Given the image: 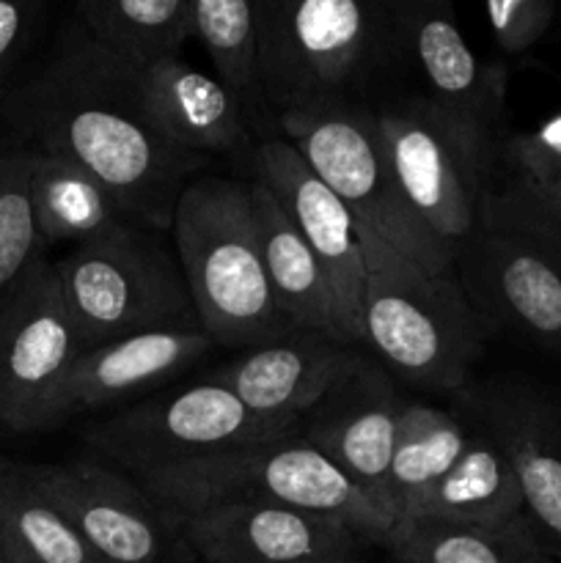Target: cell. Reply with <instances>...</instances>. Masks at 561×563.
I'll use <instances>...</instances> for the list:
<instances>
[{"instance_id":"6da1fadb","label":"cell","mask_w":561,"mask_h":563,"mask_svg":"<svg viewBox=\"0 0 561 563\" xmlns=\"http://www.w3.org/2000/svg\"><path fill=\"white\" fill-rule=\"evenodd\" d=\"M141 75L75 20L0 102L14 146L75 163L119 203L127 223L170 234L176 203L209 159L174 146L148 119Z\"/></svg>"},{"instance_id":"7a4b0ae2","label":"cell","mask_w":561,"mask_h":563,"mask_svg":"<svg viewBox=\"0 0 561 563\" xmlns=\"http://www.w3.org/2000/svg\"><path fill=\"white\" fill-rule=\"evenodd\" d=\"M262 91L284 115L377 110L405 91L396 3L388 0H258Z\"/></svg>"},{"instance_id":"3957f363","label":"cell","mask_w":561,"mask_h":563,"mask_svg":"<svg viewBox=\"0 0 561 563\" xmlns=\"http://www.w3.org/2000/svg\"><path fill=\"white\" fill-rule=\"evenodd\" d=\"M363 278L358 302L361 346L391 374L424 390L460 394L487 344L457 275H435L361 225Z\"/></svg>"},{"instance_id":"277c9868","label":"cell","mask_w":561,"mask_h":563,"mask_svg":"<svg viewBox=\"0 0 561 563\" xmlns=\"http://www.w3.org/2000/svg\"><path fill=\"white\" fill-rule=\"evenodd\" d=\"M170 242L215 346L240 352L295 330L264 273L251 179L196 176L176 203Z\"/></svg>"},{"instance_id":"5b68a950","label":"cell","mask_w":561,"mask_h":563,"mask_svg":"<svg viewBox=\"0 0 561 563\" xmlns=\"http://www.w3.org/2000/svg\"><path fill=\"white\" fill-rule=\"evenodd\" d=\"M138 487L154 500L174 531H179L182 520L201 511L204 506L231 495H262L306 515L339 522L363 544L388 550L394 539V522L333 460L302 440L297 429L256 449L170 473Z\"/></svg>"},{"instance_id":"8992f818","label":"cell","mask_w":561,"mask_h":563,"mask_svg":"<svg viewBox=\"0 0 561 563\" xmlns=\"http://www.w3.org/2000/svg\"><path fill=\"white\" fill-rule=\"evenodd\" d=\"M55 269L86 350L160 330H201L176 247L163 231L121 223L72 247Z\"/></svg>"},{"instance_id":"52a82bcc","label":"cell","mask_w":561,"mask_h":563,"mask_svg":"<svg viewBox=\"0 0 561 563\" xmlns=\"http://www.w3.org/2000/svg\"><path fill=\"white\" fill-rule=\"evenodd\" d=\"M396 187L418 223L457 258L476 231L498 148L435 108L418 91H399L374 110Z\"/></svg>"},{"instance_id":"ba28073f","label":"cell","mask_w":561,"mask_h":563,"mask_svg":"<svg viewBox=\"0 0 561 563\" xmlns=\"http://www.w3.org/2000/svg\"><path fill=\"white\" fill-rule=\"evenodd\" d=\"M297 427L262 421L231 390L204 379L97 423L88 445L135 484L190 471L284 438Z\"/></svg>"},{"instance_id":"9c48e42d","label":"cell","mask_w":561,"mask_h":563,"mask_svg":"<svg viewBox=\"0 0 561 563\" xmlns=\"http://www.w3.org/2000/svg\"><path fill=\"white\" fill-rule=\"evenodd\" d=\"M278 132L346 203L358 225L372 229L380 240L429 273L454 275V256L418 223L396 187L374 110L284 115L278 119Z\"/></svg>"},{"instance_id":"30bf717a","label":"cell","mask_w":561,"mask_h":563,"mask_svg":"<svg viewBox=\"0 0 561 563\" xmlns=\"http://www.w3.org/2000/svg\"><path fill=\"white\" fill-rule=\"evenodd\" d=\"M82 352L58 269L42 256L0 302V429L25 434L69 418L66 385Z\"/></svg>"},{"instance_id":"8fae6325","label":"cell","mask_w":561,"mask_h":563,"mask_svg":"<svg viewBox=\"0 0 561 563\" xmlns=\"http://www.w3.org/2000/svg\"><path fill=\"white\" fill-rule=\"evenodd\" d=\"M454 275L490 333L509 330L561 357V247L479 223L457 251Z\"/></svg>"},{"instance_id":"7c38bea8","label":"cell","mask_w":561,"mask_h":563,"mask_svg":"<svg viewBox=\"0 0 561 563\" xmlns=\"http://www.w3.org/2000/svg\"><path fill=\"white\" fill-rule=\"evenodd\" d=\"M504 445L534 531L550 555H561V390L526 379L468 385L454 394Z\"/></svg>"},{"instance_id":"4fadbf2b","label":"cell","mask_w":561,"mask_h":563,"mask_svg":"<svg viewBox=\"0 0 561 563\" xmlns=\"http://www.w3.org/2000/svg\"><path fill=\"white\" fill-rule=\"evenodd\" d=\"M22 467L105 563L160 561L174 528L130 476L91 456Z\"/></svg>"},{"instance_id":"5bb4252c","label":"cell","mask_w":561,"mask_h":563,"mask_svg":"<svg viewBox=\"0 0 561 563\" xmlns=\"http://www.w3.org/2000/svg\"><path fill=\"white\" fill-rule=\"evenodd\" d=\"M176 533L207 563H358L366 548L339 522L262 495L204 506Z\"/></svg>"},{"instance_id":"9a60e30c","label":"cell","mask_w":561,"mask_h":563,"mask_svg":"<svg viewBox=\"0 0 561 563\" xmlns=\"http://www.w3.org/2000/svg\"><path fill=\"white\" fill-rule=\"evenodd\" d=\"M405 69L421 80V97L471 126L490 143H504L506 69L487 64L462 36L446 0L396 3Z\"/></svg>"},{"instance_id":"2e32d148","label":"cell","mask_w":561,"mask_h":563,"mask_svg":"<svg viewBox=\"0 0 561 563\" xmlns=\"http://www.w3.org/2000/svg\"><path fill=\"white\" fill-rule=\"evenodd\" d=\"M372 361L361 344L324 333L292 330L280 339L248 346L212 372L256 418L297 427L330 390Z\"/></svg>"},{"instance_id":"e0dca14e","label":"cell","mask_w":561,"mask_h":563,"mask_svg":"<svg viewBox=\"0 0 561 563\" xmlns=\"http://www.w3.org/2000/svg\"><path fill=\"white\" fill-rule=\"evenodd\" d=\"M251 179L262 181L295 229L308 242L328 273L341 322L352 344H361L358 333V302H361L366 262H363L361 225L346 203L308 168L286 137H264L251 154Z\"/></svg>"},{"instance_id":"ac0fdd59","label":"cell","mask_w":561,"mask_h":563,"mask_svg":"<svg viewBox=\"0 0 561 563\" xmlns=\"http://www.w3.org/2000/svg\"><path fill=\"white\" fill-rule=\"evenodd\" d=\"M402 405L396 379L372 357L297 423L300 438L333 460L391 522L388 471Z\"/></svg>"},{"instance_id":"d6986e66","label":"cell","mask_w":561,"mask_h":563,"mask_svg":"<svg viewBox=\"0 0 561 563\" xmlns=\"http://www.w3.org/2000/svg\"><path fill=\"white\" fill-rule=\"evenodd\" d=\"M148 119L174 146L198 157L251 159L253 126L234 93L209 71L182 58H163L141 75Z\"/></svg>"},{"instance_id":"ffe728a7","label":"cell","mask_w":561,"mask_h":563,"mask_svg":"<svg viewBox=\"0 0 561 563\" xmlns=\"http://www.w3.org/2000/svg\"><path fill=\"white\" fill-rule=\"evenodd\" d=\"M218 350L204 330H160L86 350L66 385L69 416L127 399Z\"/></svg>"},{"instance_id":"44dd1931","label":"cell","mask_w":561,"mask_h":563,"mask_svg":"<svg viewBox=\"0 0 561 563\" xmlns=\"http://www.w3.org/2000/svg\"><path fill=\"white\" fill-rule=\"evenodd\" d=\"M251 198L264 273H267L278 311L295 330L350 341L344 322H341L339 306H336L333 289H330L328 273H324L317 253L308 247L286 209L262 181L251 179Z\"/></svg>"},{"instance_id":"7402d4cb","label":"cell","mask_w":561,"mask_h":563,"mask_svg":"<svg viewBox=\"0 0 561 563\" xmlns=\"http://www.w3.org/2000/svg\"><path fill=\"white\" fill-rule=\"evenodd\" d=\"M454 412L468 429L465 449L454 467L440 478L438 487L424 498L413 520L501 526V522L526 517L520 482L504 445L471 412L457 410V407Z\"/></svg>"},{"instance_id":"603a6c76","label":"cell","mask_w":561,"mask_h":563,"mask_svg":"<svg viewBox=\"0 0 561 563\" xmlns=\"http://www.w3.org/2000/svg\"><path fill=\"white\" fill-rule=\"evenodd\" d=\"M468 429L454 410L405 401L388 471L394 533L416 517L418 506L454 467L465 449Z\"/></svg>"},{"instance_id":"cb8c5ba5","label":"cell","mask_w":561,"mask_h":563,"mask_svg":"<svg viewBox=\"0 0 561 563\" xmlns=\"http://www.w3.org/2000/svg\"><path fill=\"white\" fill-rule=\"evenodd\" d=\"M193 0H82L72 20L105 53L135 71L179 58L190 33Z\"/></svg>"},{"instance_id":"d4e9b609","label":"cell","mask_w":561,"mask_h":563,"mask_svg":"<svg viewBox=\"0 0 561 563\" xmlns=\"http://www.w3.org/2000/svg\"><path fill=\"white\" fill-rule=\"evenodd\" d=\"M190 33L207 53L212 75L242 104L253 132L273 119L262 91L256 0H193Z\"/></svg>"},{"instance_id":"484cf974","label":"cell","mask_w":561,"mask_h":563,"mask_svg":"<svg viewBox=\"0 0 561 563\" xmlns=\"http://www.w3.org/2000/svg\"><path fill=\"white\" fill-rule=\"evenodd\" d=\"M31 192L44 245L69 242L75 247L127 223L116 198L69 159L33 154Z\"/></svg>"},{"instance_id":"4316f807","label":"cell","mask_w":561,"mask_h":563,"mask_svg":"<svg viewBox=\"0 0 561 563\" xmlns=\"http://www.w3.org/2000/svg\"><path fill=\"white\" fill-rule=\"evenodd\" d=\"M388 553L405 563H542L550 555L528 515L501 526L413 520L394 533Z\"/></svg>"},{"instance_id":"83f0119b","label":"cell","mask_w":561,"mask_h":563,"mask_svg":"<svg viewBox=\"0 0 561 563\" xmlns=\"http://www.w3.org/2000/svg\"><path fill=\"white\" fill-rule=\"evenodd\" d=\"M0 555L6 563H105L14 460H0Z\"/></svg>"},{"instance_id":"f1b7e54d","label":"cell","mask_w":561,"mask_h":563,"mask_svg":"<svg viewBox=\"0 0 561 563\" xmlns=\"http://www.w3.org/2000/svg\"><path fill=\"white\" fill-rule=\"evenodd\" d=\"M31 174L33 154L28 148H0V302L42 258Z\"/></svg>"},{"instance_id":"f546056e","label":"cell","mask_w":561,"mask_h":563,"mask_svg":"<svg viewBox=\"0 0 561 563\" xmlns=\"http://www.w3.org/2000/svg\"><path fill=\"white\" fill-rule=\"evenodd\" d=\"M528 190L561 196V113L537 130L504 137L495 174Z\"/></svg>"},{"instance_id":"4dcf8cb0","label":"cell","mask_w":561,"mask_h":563,"mask_svg":"<svg viewBox=\"0 0 561 563\" xmlns=\"http://www.w3.org/2000/svg\"><path fill=\"white\" fill-rule=\"evenodd\" d=\"M479 223L509 225L561 247V196L528 190L493 176L482 198Z\"/></svg>"},{"instance_id":"1f68e13d","label":"cell","mask_w":561,"mask_h":563,"mask_svg":"<svg viewBox=\"0 0 561 563\" xmlns=\"http://www.w3.org/2000/svg\"><path fill=\"white\" fill-rule=\"evenodd\" d=\"M484 16L495 44L506 55H522L539 44L556 20L550 0H493L484 5Z\"/></svg>"},{"instance_id":"d6a6232c","label":"cell","mask_w":561,"mask_h":563,"mask_svg":"<svg viewBox=\"0 0 561 563\" xmlns=\"http://www.w3.org/2000/svg\"><path fill=\"white\" fill-rule=\"evenodd\" d=\"M36 0H0V102L20 80V69L44 25Z\"/></svg>"},{"instance_id":"836d02e7","label":"cell","mask_w":561,"mask_h":563,"mask_svg":"<svg viewBox=\"0 0 561 563\" xmlns=\"http://www.w3.org/2000/svg\"><path fill=\"white\" fill-rule=\"evenodd\" d=\"M544 563H561V555H550V559Z\"/></svg>"},{"instance_id":"e575fe53","label":"cell","mask_w":561,"mask_h":563,"mask_svg":"<svg viewBox=\"0 0 561 563\" xmlns=\"http://www.w3.org/2000/svg\"><path fill=\"white\" fill-rule=\"evenodd\" d=\"M391 563H405V561H396V559H391Z\"/></svg>"},{"instance_id":"d590c367","label":"cell","mask_w":561,"mask_h":563,"mask_svg":"<svg viewBox=\"0 0 561 563\" xmlns=\"http://www.w3.org/2000/svg\"><path fill=\"white\" fill-rule=\"evenodd\" d=\"M0 563H6V559H3V555H0Z\"/></svg>"},{"instance_id":"8d00e7d4","label":"cell","mask_w":561,"mask_h":563,"mask_svg":"<svg viewBox=\"0 0 561 563\" xmlns=\"http://www.w3.org/2000/svg\"><path fill=\"white\" fill-rule=\"evenodd\" d=\"M544 561H548V559H544ZM544 561H542V563H544Z\"/></svg>"}]
</instances>
